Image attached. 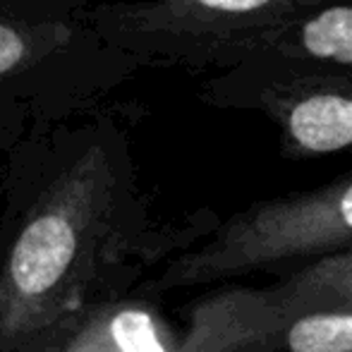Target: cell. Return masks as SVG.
I'll return each mask as SVG.
<instances>
[{
    "label": "cell",
    "instance_id": "cell-5",
    "mask_svg": "<svg viewBox=\"0 0 352 352\" xmlns=\"http://www.w3.org/2000/svg\"><path fill=\"white\" fill-rule=\"evenodd\" d=\"M338 0H108L84 19L144 67L223 70L237 46Z\"/></svg>",
    "mask_w": 352,
    "mask_h": 352
},
{
    "label": "cell",
    "instance_id": "cell-7",
    "mask_svg": "<svg viewBox=\"0 0 352 352\" xmlns=\"http://www.w3.org/2000/svg\"><path fill=\"white\" fill-rule=\"evenodd\" d=\"M252 56H285L352 65V0L326 5L297 22L283 24L264 36L242 43L230 53L223 70H230Z\"/></svg>",
    "mask_w": 352,
    "mask_h": 352
},
{
    "label": "cell",
    "instance_id": "cell-4",
    "mask_svg": "<svg viewBox=\"0 0 352 352\" xmlns=\"http://www.w3.org/2000/svg\"><path fill=\"white\" fill-rule=\"evenodd\" d=\"M287 321L269 285L206 287L177 314L132 292L91 311L53 352H261Z\"/></svg>",
    "mask_w": 352,
    "mask_h": 352
},
{
    "label": "cell",
    "instance_id": "cell-10",
    "mask_svg": "<svg viewBox=\"0 0 352 352\" xmlns=\"http://www.w3.org/2000/svg\"><path fill=\"white\" fill-rule=\"evenodd\" d=\"M3 195H5V158L0 161V204H3Z\"/></svg>",
    "mask_w": 352,
    "mask_h": 352
},
{
    "label": "cell",
    "instance_id": "cell-8",
    "mask_svg": "<svg viewBox=\"0 0 352 352\" xmlns=\"http://www.w3.org/2000/svg\"><path fill=\"white\" fill-rule=\"evenodd\" d=\"M269 287L290 316L352 309V250L285 271Z\"/></svg>",
    "mask_w": 352,
    "mask_h": 352
},
{
    "label": "cell",
    "instance_id": "cell-1",
    "mask_svg": "<svg viewBox=\"0 0 352 352\" xmlns=\"http://www.w3.org/2000/svg\"><path fill=\"white\" fill-rule=\"evenodd\" d=\"M113 108L14 144L0 204V352H53L91 311L137 292L221 218L158 221Z\"/></svg>",
    "mask_w": 352,
    "mask_h": 352
},
{
    "label": "cell",
    "instance_id": "cell-2",
    "mask_svg": "<svg viewBox=\"0 0 352 352\" xmlns=\"http://www.w3.org/2000/svg\"><path fill=\"white\" fill-rule=\"evenodd\" d=\"M140 70L84 14L0 0V156L36 132L111 108Z\"/></svg>",
    "mask_w": 352,
    "mask_h": 352
},
{
    "label": "cell",
    "instance_id": "cell-3",
    "mask_svg": "<svg viewBox=\"0 0 352 352\" xmlns=\"http://www.w3.org/2000/svg\"><path fill=\"white\" fill-rule=\"evenodd\" d=\"M348 250H352V170L311 190L252 201L221 218L206 240L148 276L137 292L161 297L206 290L261 271L285 274Z\"/></svg>",
    "mask_w": 352,
    "mask_h": 352
},
{
    "label": "cell",
    "instance_id": "cell-9",
    "mask_svg": "<svg viewBox=\"0 0 352 352\" xmlns=\"http://www.w3.org/2000/svg\"><path fill=\"white\" fill-rule=\"evenodd\" d=\"M32 3L48 5V8H58V10H67V12L84 14L89 8H96V5L108 3V0H32Z\"/></svg>",
    "mask_w": 352,
    "mask_h": 352
},
{
    "label": "cell",
    "instance_id": "cell-6",
    "mask_svg": "<svg viewBox=\"0 0 352 352\" xmlns=\"http://www.w3.org/2000/svg\"><path fill=\"white\" fill-rule=\"evenodd\" d=\"M197 96L211 108L264 116L290 161L352 151V65L252 56L211 74Z\"/></svg>",
    "mask_w": 352,
    "mask_h": 352
}]
</instances>
